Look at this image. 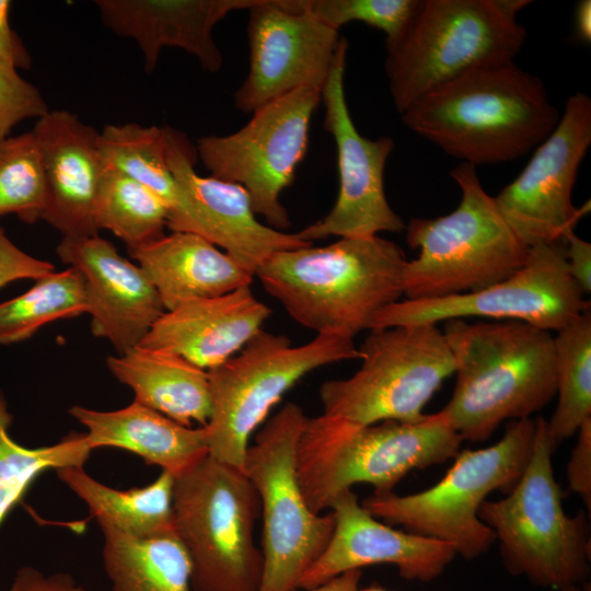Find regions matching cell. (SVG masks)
I'll return each instance as SVG.
<instances>
[{
  "label": "cell",
  "mask_w": 591,
  "mask_h": 591,
  "mask_svg": "<svg viewBox=\"0 0 591 591\" xmlns=\"http://www.w3.org/2000/svg\"><path fill=\"white\" fill-rule=\"evenodd\" d=\"M403 124L474 166L518 159L541 144L560 114L543 82L513 61L470 71L428 92Z\"/></svg>",
  "instance_id": "obj_1"
},
{
  "label": "cell",
  "mask_w": 591,
  "mask_h": 591,
  "mask_svg": "<svg viewBox=\"0 0 591 591\" xmlns=\"http://www.w3.org/2000/svg\"><path fill=\"white\" fill-rule=\"evenodd\" d=\"M69 414L86 427L92 450L118 448L139 455L174 477L208 455L204 427H186L136 401L109 412L74 405Z\"/></svg>",
  "instance_id": "obj_25"
},
{
  "label": "cell",
  "mask_w": 591,
  "mask_h": 591,
  "mask_svg": "<svg viewBox=\"0 0 591 591\" xmlns=\"http://www.w3.org/2000/svg\"><path fill=\"white\" fill-rule=\"evenodd\" d=\"M155 288L165 311L251 286L254 276L205 237L171 231L128 250Z\"/></svg>",
  "instance_id": "obj_24"
},
{
  "label": "cell",
  "mask_w": 591,
  "mask_h": 591,
  "mask_svg": "<svg viewBox=\"0 0 591 591\" xmlns=\"http://www.w3.org/2000/svg\"><path fill=\"white\" fill-rule=\"evenodd\" d=\"M576 33L584 43L591 42V1L582 0L576 9Z\"/></svg>",
  "instance_id": "obj_43"
},
{
  "label": "cell",
  "mask_w": 591,
  "mask_h": 591,
  "mask_svg": "<svg viewBox=\"0 0 591 591\" xmlns=\"http://www.w3.org/2000/svg\"><path fill=\"white\" fill-rule=\"evenodd\" d=\"M88 313L81 273L69 267L35 280L26 292L0 303V345L32 337L42 326Z\"/></svg>",
  "instance_id": "obj_32"
},
{
  "label": "cell",
  "mask_w": 591,
  "mask_h": 591,
  "mask_svg": "<svg viewBox=\"0 0 591 591\" xmlns=\"http://www.w3.org/2000/svg\"><path fill=\"white\" fill-rule=\"evenodd\" d=\"M11 2L0 0V59L15 69H28L32 58L20 36L9 22Z\"/></svg>",
  "instance_id": "obj_41"
},
{
  "label": "cell",
  "mask_w": 591,
  "mask_h": 591,
  "mask_svg": "<svg viewBox=\"0 0 591 591\" xmlns=\"http://www.w3.org/2000/svg\"><path fill=\"white\" fill-rule=\"evenodd\" d=\"M7 591H88L71 575L58 572L45 575L40 570L21 567Z\"/></svg>",
  "instance_id": "obj_39"
},
{
  "label": "cell",
  "mask_w": 591,
  "mask_h": 591,
  "mask_svg": "<svg viewBox=\"0 0 591 591\" xmlns=\"http://www.w3.org/2000/svg\"><path fill=\"white\" fill-rule=\"evenodd\" d=\"M557 405L547 422L557 445L591 418V311L554 336Z\"/></svg>",
  "instance_id": "obj_30"
},
{
  "label": "cell",
  "mask_w": 591,
  "mask_h": 591,
  "mask_svg": "<svg viewBox=\"0 0 591 591\" xmlns=\"http://www.w3.org/2000/svg\"><path fill=\"white\" fill-rule=\"evenodd\" d=\"M534 430L531 418L511 420L495 444L457 453L430 488L405 496L374 493L361 505L375 518L452 545L467 559L478 557L496 541L479 508L493 491L514 487L529 461Z\"/></svg>",
  "instance_id": "obj_9"
},
{
  "label": "cell",
  "mask_w": 591,
  "mask_h": 591,
  "mask_svg": "<svg viewBox=\"0 0 591 591\" xmlns=\"http://www.w3.org/2000/svg\"><path fill=\"white\" fill-rule=\"evenodd\" d=\"M404 251L380 235L339 237L275 253L256 270L264 289L297 323L349 339L403 296Z\"/></svg>",
  "instance_id": "obj_3"
},
{
  "label": "cell",
  "mask_w": 591,
  "mask_h": 591,
  "mask_svg": "<svg viewBox=\"0 0 591 591\" xmlns=\"http://www.w3.org/2000/svg\"><path fill=\"white\" fill-rule=\"evenodd\" d=\"M55 270L47 260L34 257L18 247L0 225V288L20 279L37 280Z\"/></svg>",
  "instance_id": "obj_37"
},
{
  "label": "cell",
  "mask_w": 591,
  "mask_h": 591,
  "mask_svg": "<svg viewBox=\"0 0 591 591\" xmlns=\"http://www.w3.org/2000/svg\"><path fill=\"white\" fill-rule=\"evenodd\" d=\"M559 591H581V590L578 588V586H569V587L563 588Z\"/></svg>",
  "instance_id": "obj_45"
},
{
  "label": "cell",
  "mask_w": 591,
  "mask_h": 591,
  "mask_svg": "<svg viewBox=\"0 0 591 591\" xmlns=\"http://www.w3.org/2000/svg\"><path fill=\"white\" fill-rule=\"evenodd\" d=\"M347 49V39L341 36L321 95L325 107L324 129L336 144L338 194L324 218L297 232L299 239L310 243L328 236L399 233L406 227L389 204L384 189V170L394 149L393 139L363 137L350 116L344 88Z\"/></svg>",
  "instance_id": "obj_15"
},
{
  "label": "cell",
  "mask_w": 591,
  "mask_h": 591,
  "mask_svg": "<svg viewBox=\"0 0 591 591\" xmlns=\"http://www.w3.org/2000/svg\"><path fill=\"white\" fill-rule=\"evenodd\" d=\"M308 417L294 403L282 406L257 432L243 472L254 486L263 517V577L258 591H296L327 546L333 512H313L301 490L296 453Z\"/></svg>",
  "instance_id": "obj_12"
},
{
  "label": "cell",
  "mask_w": 591,
  "mask_h": 591,
  "mask_svg": "<svg viewBox=\"0 0 591 591\" xmlns=\"http://www.w3.org/2000/svg\"><path fill=\"white\" fill-rule=\"evenodd\" d=\"M248 71L234 106L253 113L302 86L323 89L340 40L294 0H256L247 10Z\"/></svg>",
  "instance_id": "obj_17"
},
{
  "label": "cell",
  "mask_w": 591,
  "mask_h": 591,
  "mask_svg": "<svg viewBox=\"0 0 591 591\" xmlns=\"http://www.w3.org/2000/svg\"><path fill=\"white\" fill-rule=\"evenodd\" d=\"M271 313L251 286H244L165 311L140 345L174 354L209 371L236 355Z\"/></svg>",
  "instance_id": "obj_23"
},
{
  "label": "cell",
  "mask_w": 591,
  "mask_h": 591,
  "mask_svg": "<svg viewBox=\"0 0 591 591\" xmlns=\"http://www.w3.org/2000/svg\"><path fill=\"white\" fill-rule=\"evenodd\" d=\"M331 508L335 518L332 537L299 588L309 590L346 571L378 564L394 565L405 579L430 581L457 555L445 542L378 521L351 489L338 495Z\"/></svg>",
  "instance_id": "obj_19"
},
{
  "label": "cell",
  "mask_w": 591,
  "mask_h": 591,
  "mask_svg": "<svg viewBox=\"0 0 591 591\" xmlns=\"http://www.w3.org/2000/svg\"><path fill=\"white\" fill-rule=\"evenodd\" d=\"M565 257L568 270L584 296L591 291V244L575 232L565 240Z\"/></svg>",
  "instance_id": "obj_40"
},
{
  "label": "cell",
  "mask_w": 591,
  "mask_h": 591,
  "mask_svg": "<svg viewBox=\"0 0 591 591\" xmlns=\"http://www.w3.org/2000/svg\"><path fill=\"white\" fill-rule=\"evenodd\" d=\"M112 591H190L192 564L175 533L138 538L103 529Z\"/></svg>",
  "instance_id": "obj_29"
},
{
  "label": "cell",
  "mask_w": 591,
  "mask_h": 591,
  "mask_svg": "<svg viewBox=\"0 0 591 591\" xmlns=\"http://www.w3.org/2000/svg\"><path fill=\"white\" fill-rule=\"evenodd\" d=\"M50 109L43 95L18 69L0 59V141L19 123L45 116Z\"/></svg>",
  "instance_id": "obj_36"
},
{
  "label": "cell",
  "mask_w": 591,
  "mask_h": 591,
  "mask_svg": "<svg viewBox=\"0 0 591 591\" xmlns=\"http://www.w3.org/2000/svg\"><path fill=\"white\" fill-rule=\"evenodd\" d=\"M167 217L165 204L150 188L104 166L95 202L99 231H111L131 250L164 234Z\"/></svg>",
  "instance_id": "obj_33"
},
{
  "label": "cell",
  "mask_w": 591,
  "mask_h": 591,
  "mask_svg": "<svg viewBox=\"0 0 591 591\" xmlns=\"http://www.w3.org/2000/svg\"><path fill=\"white\" fill-rule=\"evenodd\" d=\"M591 144V100L576 92L551 135L522 172L495 197L502 217L528 246L565 242L590 201L577 208L571 193Z\"/></svg>",
  "instance_id": "obj_16"
},
{
  "label": "cell",
  "mask_w": 591,
  "mask_h": 591,
  "mask_svg": "<svg viewBox=\"0 0 591 591\" xmlns=\"http://www.w3.org/2000/svg\"><path fill=\"white\" fill-rule=\"evenodd\" d=\"M352 359H360L354 339L316 335L292 346L287 336L260 329L236 355L207 371L208 455L243 471L252 433L283 394L311 371Z\"/></svg>",
  "instance_id": "obj_10"
},
{
  "label": "cell",
  "mask_w": 591,
  "mask_h": 591,
  "mask_svg": "<svg viewBox=\"0 0 591 591\" xmlns=\"http://www.w3.org/2000/svg\"><path fill=\"white\" fill-rule=\"evenodd\" d=\"M555 448L546 420L537 418L521 477L505 498L485 500L478 515L499 541L509 571L561 590L587 578L590 541L583 512L569 517L564 510L552 464Z\"/></svg>",
  "instance_id": "obj_8"
},
{
  "label": "cell",
  "mask_w": 591,
  "mask_h": 591,
  "mask_svg": "<svg viewBox=\"0 0 591 591\" xmlns=\"http://www.w3.org/2000/svg\"><path fill=\"white\" fill-rule=\"evenodd\" d=\"M567 465V480L580 495L588 509L591 506V418L582 422Z\"/></svg>",
  "instance_id": "obj_38"
},
{
  "label": "cell",
  "mask_w": 591,
  "mask_h": 591,
  "mask_svg": "<svg viewBox=\"0 0 591 591\" xmlns=\"http://www.w3.org/2000/svg\"><path fill=\"white\" fill-rule=\"evenodd\" d=\"M255 1L96 0L94 3L108 28L137 43L147 72L155 69L162 48L177 47L213 73L222 66L213 27L232 11L248 10Z\"/></svg>",
  "instance_id": "obj_22"
},
{
  "label": "cell",
  "mask_w": 591,
  "mask_h": 591,
  "mask_svg": "<svg viewBox=\"0 0 591 591\" xmlns=\"http://www.w3.org/2000/svg\"><path fill=\"white\" fill-rule=\"evenodd\" d=\"M589 309L569 274L565 242L537 244L530 247L525 264L511 276L478 291L397 301L375 315L369 331L478 316L559 332Z\"/></svg>",
  "instance_id": "obj_14"
},
{
  "label": "cell",
  "mask_w": 591,
  "mask_h": 591,
  "mask_svg": "<svg viewBox=\"0 0 591 591\" xmlns=\"http://www.w3.org/2000/svg\"><path fill=\"white\" fill-rule=\"evenodd\" d=\"M99 149L105 167L141 183L161 198L171 231L187 232L185 200L167 162L165 127L106 125L99 134Z\"/></svg>",
  "instance_id": "obj_28"
},
{
  "label": "cell",
  "mask_w": 591,
  "mask_h": 591,
  "mask_svg": "<svg viewBox=\"0 0 591 591\" xmlns=\"http://www.w3.org/2000/svg\"><path fill=\"white\" fill-rule=\"evenodd\" d=\"M462 441L439 412L418 422L367 426L308 417L296 453L298 480L310 509L322 513L356 484H370L375 494L393 491L412 470L454 457Z\"/></svg>",
  "instance_id": "obj_4"
},
{
  "label": "cell",
  "mask_w": 591,
  "mask_h": 591,
  "mask_svg": "<svg viewBox=\"0 0 591 591\" xmlns=\"http://www.w3.org/2000/svg\"><path fill=\"white\" fill-rule=\"evenodd\" d=\"M361 367L320 387L323 415L367 426L418 422L426 404L454 374V360L437 324L371 329L358 348Z\"/></svg>",
  "instance_id": "obj_11"
},
{
  "label": "cell",
  "mask_w": 591,
  "mask_h": 591,
  "mask_svg": "<svg viewBox=\"0 0 591 591\" xmlns=\"http://www.w3.org/2000/svg\"><path fill=\"white\" fill-rule=\"evenodd\" d=\"M165 132L169 166L185 200L187 232L221 247L254 277L275 253L312 244L262 223L243 186L197 174L196 151L186 136L170 127Z\"/></svg>",
  "instance_id": "obj_18"
},
{
  "label": "cell",
  "mask_w": 591,
  "mask_h": 591,
  "mask_svg": "<svg viewBox=\"0 0 591 591\" xmlns=\"http://www.w3.org/2000/svg\"><path fill=\"white\" fill-rule=\"evenodd\" d=\"M360 591H389L380 586H370L368 588H364V589H360Z\"/></svg>",
  "instance_id": "obj_44"
},
{
  "label": "cell",
  "mask_w": 591,
  "mask_h": 591,
  "mask_svg": "<svg viewBox=\"0 0 591 591\" xmlns=\"http://www.w3.org/2000/svg\"><path fill=\"white\" fill-rule=\"evenodd\" d=\"M361 576V569L349 570L306 591H360Z\"/></svg>",
  "instance_id": "obj_42"
},
{
  "label": "cell",
  "mask_w": 591,
  "mask_h": 591,
  "mask_svg": "<svg viewBox=\"0 0 591 591\" xmlns=\"http://www.w3.org/2000/svg\"><path fill=\"white\" fill-rule=\"evenodd\" d=\"M45 199L42 155L33 131L0 141V217L14 213L33 224L42 220Z\"/></svg>",
  "instance_id": "obj_34"
},
{
  "label": "cell",
  "mask_w": 591,
  "mask_h": 591,
  "mask_svg": "<svg viewBox=\"0 0 591 591\" xmlns=\"http://www.w3.org/2000/svg\"><path fill=\"white\" fill-rule=\"evenodd\" d=\"M174 478L173 523L192 564V590L258 591L260 501L245 473L207 455Z\"/></svg>",
  "instance_id": "obj_7"
},
{
  "label": "cell",
  "mask_w": 591,
  "mask_h": 591,
  "mask_svg": "<svg viewBox=\"0 0 591 591\" xmlns=\"http://www.w3.org/2000/svg\"><path fill=\"white\" fill-rule=\"evenodd\" d=\"M456 381L439 412L463 440H487L503 421L530 418L556 395L552 332L519 321L448 320Z\"/></svg>",
  "instance_id": "obj_2"
},
{
  "label": "cell",
  "mask_w": 591,
  "mask_h": 591,
  "mask_svg": "<svg viewBox=\"0 0 591 591\" xmlns=\"http://www.w3.org/2000/svg\"><path fill=\"white\" fill-rule=\"evenodd\" d=\"M42 155V220L67 237L96 235L95 202L104 171L99 131L66 109L49 111L32 130Z\"/></svg>",
  "instance_id": "obj_21"
},
{
  "label": "cell",
  "mask_w": 591,
  "mask_h": 591,
  "mask_svg": "<svg viewBox=\"0 0 591 591\" xmlns=\"http://www.w3.org/2000/svg\"><path fill=\"white\" fill-rule=\"evenodd\" d=\"M58 478L88 507L100 528L150 538L175 533L173 523L174 476L163 472L149 485L127 490L108 487L83 466L56 470Z\"/></svg>",
  "instance_id": "obj_27"
},
{
  "label": "cell",
  "mask_w": 591,
  "mask_h": 591,
  "mask_svg": "<svg viewBox=\"0 0 591 591\" xmlns=\"http://www.w3.org/2000/svg\"><path fill=\"white\" fill-rule=\"evenodd\" d=\"M461 189L452 212L436 219L414 218L406 241L418 256L407 260L403 296L439 299L487 288L518 271L529 250L483 188L476 166L461 163L450 172Z\"/></svg>",
  "instance_id": "obj_6"
},
{
  "label": "cell",
  "mask_w": 591,
  "mask_h": 591,
  "mask_svg": "<svg viewBox=\"0 0 591 591\" xmlns=\"http://www.w3.org/2000/svg\"><path fill=\"white\" fill-rule=\"evenodd\" d=\"M106 366L132 390L134 401L186 427L207 424L211 397L206 370L174 354L141 345L107 357Z\"/></svg>",
  "instance_id": "obj_26"
},
{
  "label": "cell",
  "mask_w": 591,
  "mask_h": 591,
  "mask_svg": "<svg viewBox=\"0 0 591 591\" xmlns=\"http://www.w3.org/2000/svg\"><path fill=\"white\" fill-rule=\"evenodd\" d=\"M56 254L83 276L92 334L118 355L140 345L165 312L144 271L99 234L63 236Z\"/></svg>",
  "instance_id": "obj_20"
},
{
  "label": "cell",
  "mask_w": 591,
  "mask_h": 591,
  "mask_svg": "<svg viewBox=\"0 0 591 591\" xmlns=\"http://www.w3.org/2000/svg\"><path fill=\"white\" fill-rule=\"evenodd\" d=\"M12 420L0 391V526L40 474L83 466L92 451L82 432H70L51 445L26 448L10 436Z\"/></svg>",
  "instance_id": "obj_31"
},
{
  "label": "cell",
  "mask_w": 591,
  "mask_h": 591,
  "mask_svg": "<svg viewBox=\"0 0 591 591\" xmlns=\"http://www.w3.org/2000/svg\"><path fill=\"white\" fill-rule=\"evenodd\" d=\"M422 0H294L327 26L339 31L357 21L385 34V46L395 43L407 30Z\"/></svg>",
  "instance_id": "obj_35"
},
{
  "label": "cell",
  "mask_w": 591,
  "mask_h": 591,
  "mask_svg": "<svg viewBox=\"0 0 591 591\" xmlns=\"http://www.w3.org/2000/svg\"><path fill=\"white\" fill-rule=\"evenodd\" d=\"M529 0H422L405 33L386 47L390 94L398 113L470 71L512 62L526 31Z\"/></svg>",
  "instance_id": "obj_5"
},
{
  "label": "cell",
  "mask_w": 591,
  "mask_h": 591,
  "mask_svg": "<svg viewBox=\"0 0 591 591\" xmlns=\"http://www.w3.org/2000/svg\"><path fill=\"white\" fill-rule=\"evenodd\" d=\"M321 95V88H299L253 112L235 132L197 140L196 153L210 176L243 186L256 216L279 231L291 225L280 196L306 154Z\"/></svg>",
  "instance_id": "obj_13"
}]
</instances>
